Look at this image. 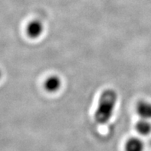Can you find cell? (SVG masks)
<instances>
[{
  "label": "cell",
  "instance_id": "cell-2",
  "mask_svg": "<svg viewBox=\"0 0 151 151\" xmlns=\"http://www.w3.org/2000/svg\"><path fill=\"white\" fill-rule=\"evenodd\" d=\"M44 31V26L38 19H34L28 23L26 26V33L32 38H37L41 36Z\"/></svg>",
  "mask_w": 151,
  "mask_h": 151
},
{
  "label": "cell",
  "instance_id": "cell-7",
  "mask_svg": "<svg viewBox=\"0 0 151 151\" xmlns=\"http://www.w3.org/2000/svg\"><path fill=\"white\" fill-rule=\"evenodd\" d=\"M2 71H1V70H0V79H1V78H2Z\"/></svg>",
  "mask_w": 151,
  "mask_h": 151
},
{
  "label": "cell",
  "instance_id": "cell-4",
  "mask_svg": "<svg viewBox=\"0 0 151 151\" xmlns=\"http://www.w3.org/2000/svg\"><path fill=\"white\" fill-rule=\"evenodd\" d=\"M44 87L45 90L50 93L57 92L61 87V80L58 75H51L45 81Z\"/></svg>",
  "mask_w": 151,
  "mask_h": 151
},
{
  "label": "cell",
  "instance_id": "cell-3",
  "mask_svg": "<svg viewBox=\"0 0 151 151\" xmlns=\"http://www.w3.org/2000/svg\"><path fill=\"white\" fill-rule=\"evenodd\" d=\"M136 111L140 119L151 120V102L142 100L137 104Z\"/></svg>",
  "mask_w": 151,
  "mask_h": 151
},
{
  "label": "cell",
  "instance_id": "cell-5",
  "mask_svg": "<svg viewBox=\"0 0 151 151\" xmlns=\"http://www.w3.org/2000/svg\"><path fill=\"white\" fill-rule=\"evenodd\" d=\"M124 149L125 151H144V144L139 138L131 137L127 140Z\"/></svg>",
  "mask_w": 151,
  "mask_h": 151
},
{
  "label": "cell",
  "instance_id": "cell-6",
  "mask_svg": "<svg viewBox=\"0 0 151 151\" xmlns=\"http://www.w3.org/2000/svg\"><path fill=\"white\" fill-rule=\"evenodd\" d=\"M136 130L140 135L147 136L151 133V122L149 120L140 119L136 124Z\"/></svg>",
  "mask_w": 151,
  "mask_h": 151
},
{
  "label": "cell",
  "instance_id": "cell-1",
  "mask_svg": "<svg viewBox=\"0 0 151 151\" xmlns=\"http://www.w3.org/2000/svg\"><path fill=\"white\" fill-rule=\"evenodd\" d=\"M117 101V94L113 89H106L98 100V107L94 113L96 122L105 124L111 120Z\"/></svg>",
  "mask_w": 151,
  "mask_h": 151
}]
</instances>
